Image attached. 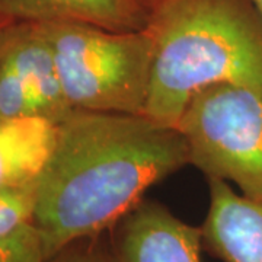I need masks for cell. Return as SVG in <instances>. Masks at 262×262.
I'll use <instances>...</instances> for the list:
<instances>
[{
    "mask_svg": "<svg viewBox=\"0 0 262 262\" xmlns=\"http://www.w3.org/2000/svg\"><path fill=\"white\" fill-rule=\"evenodd\" d=\"M253 6V9L256 10V13L259 15V18L262 20V0H248Z\"/></svg>",
    "mask_w": 262,
    "mask_h": 262,
    "instance_id": "14",
    "label": "cell"
},
{
    "mask_svg": "<svg viewBox=\"0 0 262 262\" xmlns=\"http://www.w3.org/2000/svg\"><path fill=\"white\" fill-rule=\"evenodd\" d=\"M144 115L175 125L198 92L262 83V20L248 0H165L150 10Z\"/></svg>",
    "mask_w": 262,
    "mask_h": 262,
    "instance_id": "2",
    "label": "cell"
},
{
    "mask_svg": "<svg viewBox=\"0 0 262 262\" xmlns=\"http://www.w3.org/2000/svg\"><path fill=\"white\" fill-rule=\"evenodd\" d=\"M189 165L262 200V83H223L189 101L177 124Z\"/></svg>",
    "mask_w": 262,
    "mask_h": 262,
    "instance_id": "4",
    "label": "cell"
},
{
    "mask_svg": "<svg viewBox=\"0 0 262 262\" xmlns=\"http://www.w3.org/2000/svg\"><path fill=\"white\" fill-rule=\"evenodd\" d=\"M47 262H108L106 246L99 236L88 237L69 245Z\"/></svg>",
    "mask_w": 262,
    "mask_h": 262,
    "instance_id": "12",
    "label": "cell"
},
{
    "mask_svg": "<svg viewBox=\"0 0 262 262\" xmlns=\"http://www.w3.org/2000/svg\"><path fill=\"white\" fill-rule=\"evenodd\" d=\"M0 15L16 22L76 20L117 31L143 29L149 18L133 0H0Z\"/></svg>",
    "mask_w": 262,
    "mask_h": 262,
    "instance_id": "8",
    "label": "cell"
},
{
    "mask_svg": "<svg viewBox=\"0 0 262 262\" xmlns=\"http://www.w3.org/2000/svg\"><path fill=\"white\" fill-rule=\"evenodd\" d=\"M67 103L54 57L38 24L16 22L0 32V121L42 117L58 124Z\"/></svg>",
    "mask_w": 262,
    "mask_h": 262,
    "instance_id": "5",
    "label": "cell"
},
{
    "mask_svg": "<svg viewBox=\"0 0 262 262\" xmlns=\"http://www.w3.org/2000/svg\"><path fill=\"white\" fill-rule=\"evenodd\" d=\"M108 262H201V227L182 222L153 200L137 206L110 229Z\"/></svg>",
    "mask_w": 262,
    "mask_h": 262,
    "instance_id": "6",
    "label": "cell"
},
{
    "mask_svg": "<svg viewBox=\"0 0 262 262\" xmlns=\"http://www.w3.org/2000/svg\"><path fill=\"white\" fill-rule=\"evenodd\" d=\"M37 204V181L0 189V239L24 226L34 223Z\"/></svg>",
    "mask_w": 262,
    "mask_h": 262,
    "instance_id": "10",
    "label": "cell"
},
{
    "mask_svg": "<svg viewBox=\"0 0 262 262\" xmlns=\"http://www.w3.org/2000/svg\"><path fill=\"white\" fill-rule=\"evenodd\" d=\"M56 136V122L42 117L0 121V189L35 182Z\"/></svg>",
    "mask_w": 262,
    "mask_h": 262,
    "instance_id": "9",
    "label": "cell"
},
{
    "mask_svg": "<svg viewBox=\"0 0 262 262\" xmlns=\"http://www.w3.org/2000/svg\"><path fill=\"white\" fill-rule=\"evenodd\" d=\"M73 111L144 115L151 75L147 31H117L76 20L38 24Z\"/></svg>",
    "mask_w": 262,
    "mask_h": 262,
    "instance_id": "3",
    "label": "cell"
},
{
    "mask_svg": "<svg viewBox=\"0 0 262 262\" xmlns=\"http://www.w3.org/2000/svg\"><path fill=\"white\" fill-rule=\"evenodd\" d=\"M0 262H47L41 236L34 223L0 239Z\"/></svg>",
    "mask_w": 262,
    "mask_h": 262,
    "instance_id": "11",
    "label": "cell"
},
{
    "mask_svg": "<svg viewBox=\"0 0 262 262\" xmlns=\"http://www.w3.org/2000/svg\"><path fill=\"white\" fill-rule=\"evenodd\" d=\"M207 181L203 246L223 262H262V200L244 195L222 179Z\"/></svg>",
    "mask_w": 262,
    "mask_h": 262,
    "instance_id": "7",
    "label": "cell"
},
{
    "mask_svg": "<svg viewBox=\"0 0 262 262\" xmlns=\"http://www.w3.org/2000/svg\"><path fill=\"white\" fill-rule=\"evenodd\" d=\"M136 5H139L140 8H143V9L146 10V12H149L151 9H155L158 5H160L162 2H165V0H133Z\"/></svg>",
    "mask_w": 262,
    "mask_h": 262,
    "instance_id": "13",
    "label": "cell"
},
{
    "mask_svg": "<svg viewBox=\"0 0 262 262\" xmlns=\"http://www.w3.org/2000/svg\"><path fill=\"white\" fill-rule=\"evenodd\" d=\"M189 165L175 125L146 115L72 111L37 179L34 226L47 261L77 241L101 236L151 185Z\"/></svg>",
    "mask_w": 262,
    "mask_h": 262,
    "instance_id": "1",
    "label": "cell"
}]
</instances>
